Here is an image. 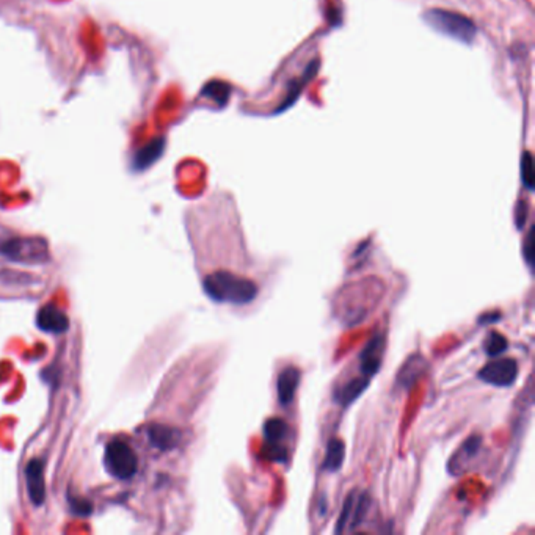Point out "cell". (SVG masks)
<instances>
[{"mask_svg": "<svg viewBox=\"0 0 535 535\" xmlns=\"http://www.w3.org/2000/svg\"><path fill=\"white\" fill-rule=\"evenodd\" d=\"M202 287L214 301L232 305L251 303L259 292L253 280L226 272V270L207 275L202 281Z\"/></svg>", "mask_w": 535, "mask_h": 535, "instance_id": "obj_1", "label": "cell"}, {"mask_svg": "<svg viewBox=\"0 0 535 535\" xmlns=\"http://www.w3.org/2000/svg\"><path fill=\"white\" fill-rule=\"evenodd\" d=\"M424 19L429 22V26L432 29L457 41L472 42L476 36V24L470 17L455 13V11L433 8L427 11Z\"/></svg>", "mask_w": 535, "mask_h": 535, "instance_id": "obj_2", "label": "cell"}, {"mask_svg": "<svg viewBox=\"0 0 535 535\" xmlns=\"http://www.w3.org/2000/svg\"><path fill=\"white\" fill-rule=\"evenodd\" d=\"M371 504H372V500L367 491H360V490L350 491L346 497V501H344L341 515L336 522L335 532L342 534L347 531L349 532L356 531L367 516Z\"/></svg>", "mask_w": 535, "mask_h": 535, "instance_id": "obj_3", "label": "cell"}, {"mask_svg": "<svg viewBox=\"0 0 535 535\" xmlns=\"http://www.w3.org/2000/svg\"><path fill=\"white\" fill-rule=\"evenodd\" d=\"M106 466L109 472L116 479L126 481L131 479L138 470V458L134 449L127 442L113 440L106 449Z\"/></svg>", "mask_w": 535, "mask_h": 535, "instance_id": "obj_4", "label": "cell"}, {"mask_svg": "<svg viewBox=\"0 0 535 535\" xmlns=\"http://www.w3.org/2000/svg\"><path fill=\"white\" fill-rule=\"evenodd\" d=\"M477 375L485 383L507 388V386H512L518 377V362L513 358L493 360L485 365Z\"/></svg>", "mask_w": 535, "mask_h": 535, "instance_id": "obj_5", "label": "cell"}, {"mask_svg": "<svg viewBox=\"0 0 535 535\" xmlns=\"http://www.w3.org/2000/svg\"><path fill=\"white\" fill-rule=\"evenodd\" d=\"M385 335L377 333L360 353V372L365 377L372 378L381 367V356L385 352Z\"/></svg>", "mask_w": 535, "mask_h": 535, "instance_id": "obj_6", "label": "cell"}, {"mask_svg": "<svg viewBox=\"0 0 535 535\" xmlns=\"http://www.w3.org/2000/svg\"><path fill=\"white\" fill-rule=\"evenodd\" d=\"M26 481L27 491L35 506H41L46 497V484H45V465L41 460H32L26 468Z\"/></svg>", "mask_w": 535, "mask_h": 535, "instance_id": "obj_7", "label": "cell"}, {"mask_svg": "<svg viewBox=\"0 0 535 535\" xmlns=\"http://www.w3.org/2000/svg\"><path fill=\"white\" fill-rule=\"evenodd\" d=\"M369 383H371V378L365 377V375L349 380L347 383L337 386L333 391V401L337 405H341L342 408H346L349 405H352L356 399L367 390Z\"/></svg>", "mask_w": 535, "mask_h": 535, "instance_id": "obj_8", "label": "cell"}, {"mask_svg": "<svg viewBox=\"0 0 535 535\" xmlns=\"http://www.w3.org/2000/svg\"><path fill=\"white\" fill-rule=\"evenodd\" d=\"M36 324L42 331H47V333H65L70 327V321L65 312H61L58 308H55L52 305H47L42 308L38 316H36Z\"/></svg>", "mask_w": 535, "mask_h": 535, "instance_id": "obj_9", "label": "cell"}, {"mask_svg": "<svg viewBox=\"0 0 535 535\" xmlns=\"http://www.w3.org/2000/svg\"><path fill=\"white\" fill-rule=\"evenodd\" d=\"M481 446H482V436H477V435L470 436V438L458 447V451L452 455L451 462H449V471H451L454 476L460 474V472L466 468V465H468L470 460L476 457V454L479 452Z\"/></svg>", "mask_w": 535, "mask_h": 535, "instance_id": "obj_10", "label": "cell"}, {"mask_svg": "<svg viewBox=\"0 0 535 535\" xmlns=\"http://www.w3.org/2000/svg\"><path fill=\"white\" fill-rule=\"evenodd\" d=\"M300 378H301V372L298 367L287 366L286 369H282L278 377V381H276V390H278V399L281 405L292 404L295 397V391L298 388Z\"/></svg>", "mask_w": 535, "mask_h": 535, "instance_id": "obj_11", "label": "cell"}, {"mask_svg": "<svg viewBox=\"0 0 535 535\" xmlns=\"http://www.w3.org/2000/svg\"><path fill=\"white\" fill-rule=\"evenodd\" d=\"M147 438H150V442L154 447L161 449V451H170V449H175L177 442L181 441V432L173 427L154 424L147 430Z\"/></svg>", "mask_w": 535, "mask_h": 535, "instance_id": "obj_12", "label": "cell"}, {"mask_svg": "<svg viewBox=\"0 0 535 535\" xmlns=\"http://www.w3.org/2000/svg\"><path fill=\"white\" fill-rule=\"evenodd\" d=\"M163 147H165L163 138L152 140L147 145H145L143 147H141V150L137 151V154H135V157H134V162H132L134 170L143 171L146 168H150L152 163L161 159L162 152H163Z\"/></svg>", "mask_w": 535, "mask_h": 535, "instance_id": "obj_13", "label": "cell"}, {"mask_svg": "<svg viewBox=\"0 0 535 535\" xmlns=\"http://www.w3.org/2000/svg\"><path fill=\"white\" fill-rule=\"evenodd\" d=\"M424 367H426V360L420 355L411 356V358L407 360V362L402 366L401 372L397 375L396 385L401 386V388L408 390L415 381L421 377Z\"/></svg>", "mask_w": 535, "mask_h": 535, "instance_id": "obj_14", "label": "cell"}, {"mask_svg": "<svg viewBox=\"0 0 535 535\" xmlns=\"http://www.w3.org/2000/svg\"><path fill=\"white\" fill-rule=\"evenodd\" d=\"M344 457H346V445H344V441L340 438H331L327 445L322 470L330 472L340 471L344 463Z\"/></svg>", "mask_w": 535, "mask_h": 535, "instance_id": "obj_15", "label": "cell"}, {"mask_svg": "<svg viewBox=\"0 0 535 535\" xmlns=\"http://www.w3.org/2000/svg\"><path fill=\"white\" fill-rule=\"evenodd\" d=\"M291 433L287 422L281 417H272L267 420L264 424V438H266V445H281L282 441L287 438V435Z\"/></svg>", "mask_w": 535, "mask_h": 535, "instance_id": "obj_16", "label": "cell"}, {"mask_svg": "<svg viewBox=\"0 0 535 535\" xmlns=\"http://www.w3.org/2000/svg\"><path fill=\"white\" fill-rule=\"evenodd\" d=\"M316 71H317V63L314 61V63H311V65L308 66V70H306L305 76L301 77V79H298V81H295V82L291 85V88H289V95H287V97H286L285 101H282V104L278 107V110H276V112H282V110L289 109V107L292 106V104H294L295 101H297V97L300 96L301 90H303V87H305V83L308 82V77L314 76Z\"/></svg>", "mask_w": 535, "mask_h": 535, "instance_id": "obj_17", "label": "cell"}, {"mask_svg": "<svg viewBox=\"0 0 535 535\" xmlns=\"http://www.w3.org/2000/svg\"><path fill=\"white\" fill-rule=\"evenodd\" d=\"M202 96L209 97L214 102H217L218 106H225L231 96V87L225 82H218V81H212L209 82L205 88H202Z\"/></svg>", "mask_w": 535, "mask_h": 535, "instance_id": "obj_18", "label": "cell"}, {"mask_svg": "<svg viewBox=\"0 0 535 535\" xmlns=\"http://www.w3.org/2000/svg\"><path fill=\"white\" fill-rule=\"evenodd\" d=\"M507 346H509L507 337L502 336L501 333H497V331H490L487 340L484 341V350L487 352L488 356H491V358L501 355L502 352H506Z\"/></svg>", "mask_w": 535, "mask_h": 535, "instance_id": "obj_19", "label": "cell"}, {"mask_svg": "<svg viewBox=\"0 0 535 535\" xmlns=\"http://www.w3.org/2000/svg\"><path fill=\"white\" fill-rule=\"evenodd\" d=\"M521 181L527 190H534V181H535L534 161H532V154L529 151H526L521 157Z\"/></svg>", "mask_w": 535, "mask_h": 535, "instance_id": "obj_20", "label": "cell"}, {"mask_svg": "<svg viewBox=\"0 0 535 535\" xmlns=\"http://www.w3.org/2000/svg\"><path fill=\"white\" fill-rule=\"evenodd\" d=\"M522 253L526 256V261L529 264V267L532 269V262H534V226L529 230L527 237L525 241V248H522Z\"/></svg>", "mask_w": 535, "mask_h": 535, "instance_id": "obj_21", "label": "cell"}, {"mask_svg": "<svg viewBox=\"0 0 535 535\" xmlns=\"http://www.w3.org/2000/svg\"><path fill=\"white\" fill-rule=\"evenodd\" d=\"M526 217H527V202L518 201V206H516V226H518V230H521V227L525 226Z\"/></svg>", "mask_w": 535, "mask_h": 535, "instance_id": "obj_22", "label": "cell"}, {"mask_svg": "<svg viewBox=\"0 0 535 535\" xmlns=\"http://www.w3.org/2000/svg\"><path fill=\"white\" fill-rule=\"evenodd\" d=\"M72 510L79 515H90L91 513V504L77 501L76 504H72Z\"/></svg>", "mask_w": 535, "mask_h": 535, "instance_id": "obj_23", "label": "cell"}, {"mask_svg": "<svg viewBox=\"0 0 535 535\" xmlns=\"http://www.w3.org/2000/svg\"><path fill=\"white\" fill-rule=\"evenodd\" d=\"M501 316H500V312H495V314L493 316H490V314H487V316H484V317H481V321H488V319H493V321H497V319H500Z\"/></svg>", "mask_w": 535, "mask_h": 535, "instance_id": "obj_24", "label": "cell"}]
</instances>
